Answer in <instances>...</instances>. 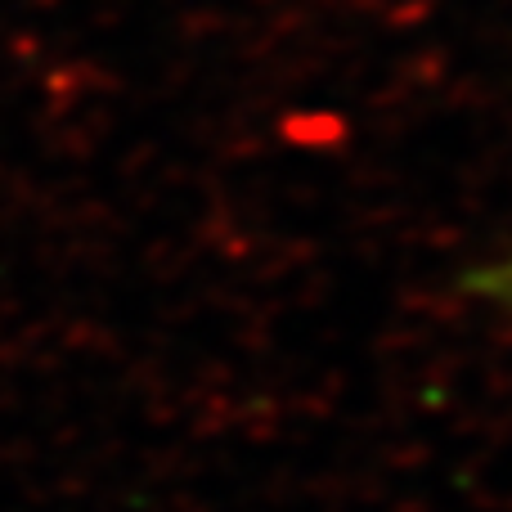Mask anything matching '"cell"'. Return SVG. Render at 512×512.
I'll return each mask as SVG.
<instances>
[{
    "mask_svg": "<svg viewBox=\"0 0 512 512\" xmlns=\"http://www.w3.org/2000/svg\"><path fill=\"white\" fill-rule=\"evenodd\" d=\"M463 292H472L477 301H486V306L512 315V252L495 256V261H486V265H477V270L463 274Z\"/></svg>",
    "mask_w": 512,
    "mask_h": 512,
    "instance_id": "1",
    "label": "cell"
}]
</instances>
